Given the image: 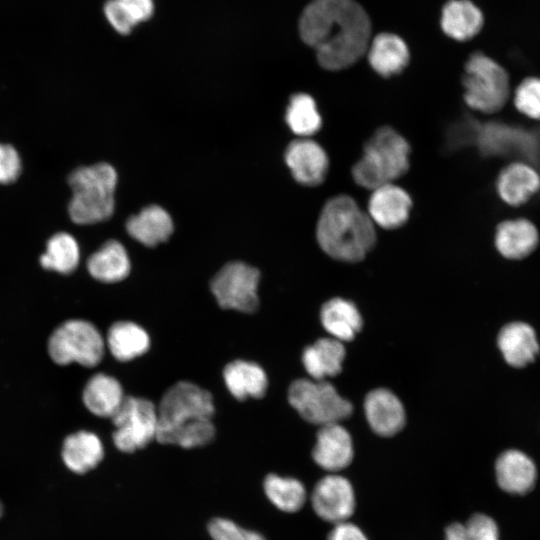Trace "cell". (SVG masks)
Returning a JSON list of instances; mask_svg holds the SVG:
<instances>
[{
	"mask_svg": "<svg viewBox=\"0 0 540 540\" xmlns=\"http://www.w3.org/2000/svg\"><path fill=\"white\" fill-rule=\"evenodd\" d=\"M412 207L410 195L393 183L375 188L369 198L368 215L382 228L401 227L409 218Z\"/></svg>",
	"mask_w": 540,
	"mask_h": 540,
	"instance_id": "obj_14",
	"label": "cell"
},
{
	"mask_svg": "<svg viewBox=\"0 0 540 540\" xmlns=\"http://www.w3.org/2000/svg\"><path fill=\"white\" fill-rule=\"evenodd\" d=\"M111 419L116 428L112 435L113 442L121 452H135L156 439L158 412L154 403L148 399L125 397Z\"/></svg>",
	"mask_w": 540,
	"mask_h": 540,
	"instance_id": "obj_9",
	"label": "cell"
},
{
	"mask_svg": "<svg viewBox=\"0 0 540 540\" xmlns=\"http://www.w3.org/2000/svg\"><path fill=\"white\" fill-rule=\"evenodd\" d=\"M87 269L94 279L104 283H115L129 275L131 264L122 243L109 240L89 257Z\"/></svg>",
	"mask_w": 540,
	"mask_h": 540,
	"instance_id": "obj_26",
	"label": "cell"
},
{
	"mask_svg": "<svg viewBox=\"0 0 540 540\" xmlns=\"http://www.w3.org/2000/svg\"><path fill=\"white\" fill-rule=\"evenodd\" d=\"M513 103L524 116L540 120V77L524 78L513 91Z\"/></svg>",
	"mask_w": 540,
	"mask_h": 540,
	"instance_id": "obj_34",
	"label": "cell"
},
{
	"mask_svg": "<svg viewBox=\"0 0 540 540\" xmlns=\"http://www.w3.org/2000/svg\"><path fill=\"white\" fill-rule=\"evenodd\" d=\"M539 243L536 226L525 218L505 220L498 224L495 246L508 259L519 260L530 255Z\"/></svg>",
	"mask_w": 540,
	"mask_h": 540,
	"instance_id": "obj_18",
	"label": "cell"
},
{
	"mask_svg": "<svg viewBox=\"0 0 540 540\" xmlns=\"http://www.w3.org/2000/svg\"><path fill=\"white\" fill-rule=\"evenodd\" d=\"M21 173V160L16 149L0 143V184L14 182Z\"/></svg>",
	"mask_w": 540,
	"mask_h": 540,
	"instance_id": "obj_38",
	"label": "cell"
},
{
	"mask_svg": "<svg viewBox=\"0 0 540 540\" xmlns=\"http://www.w3.org/2000/svg\"><path fill=\"white\" fill-rule=\"evenodd\" d=\"M299 33L323 68L338 71L367 52L371 24L354 0H313L300 17Z\"/></svg>",
	"mask_w": 540,
	"mask_h": 540,
	"instance_id": "obj_1",
	"label": "cell"
},
{
	"mask_svg": "<svg viewBox=\"0 0 540 540\" xmlns=\"http://www.w3.org/2000/svg\"><path fill=\"white\" fill-rule=\"evenodd\" d=\"M316 238L330 257L346 262L362 260L376 241L374 223L348 195H338L323 206Z\"/></svg>",
	"mask_w": 540,
	"mask_h": 540,
	"instance_id": "obj_2",
	"label": "cell"
},
{
	"mask_svg": "<svg viewBox=\"0 0 540 540\" xmlns=\"http://www.w3.org/2000/svg\"><path fill=\"white\" fill-rule=\"evenodd\" d=\"M311 503L314 512L324 521L334 524L347 521L355 509L352 485L340 475H327L314 486Z\"/></svg>",
	"mask_w": 540,
	"mask_h": 540,
	"instance_id": "obj_11",
	"label": "cell"
},
{
	"mask_svg": "<svg viewBox=\"0 0 540 540\" xmlns=\"http://www.w3.org/2000/svg\"><path fill=\"white\" fill-rule=\"evenodd\" d=\"M125 397L120 382L104 373L93 375L82 394L83 403L92 414L110 418L120 408Z\"/></svg>",
	"mask_w": 540,
	"mask_h": 540,
	"instance_id": "obj_25",
	"label": "cell"
},
{
	"mask_svg": "<svg viewBox=\"0 0 540 540\" xmlns=\"http://www.w3.org/2000/svg\"><path fill=\"white\" fill-rule=\"evenodd\" d=\"M107 346L115 359L130 361L147 352L150 347L148 333L138 324L118 321L111 325L107 333Z\"/></svg>",
	"mask_w": 540,
	"mask_h": 540,
	"instance_id": "obj_29",
	"label": "cell"
},
{
	"mask_svg": "<svg viewBox=\"0 0 540 540\" xmlns=\"http://www.w3.org/2000/svg\"><path fill=\"white\" fill-rule=\"evenodd\" d=\"M495 477L504 492L522 496L534 489L538 473L534 461L526 453L509 449L496 459Z\"/></svg>",
	"mask_w": 540,
	"mask_h": 540,
	"instance_id": "obj_13",
	"label": "cell"
},
{
	"mask_svg": "<svg viewBox=\"0 0 540 540\" xmlns=\"http://www.w3.org/2000/svg\"><path fill=\"white\" fill-rule=\"evenodd\" d=\"M364 409L370 427L380 436H393L405 424L401 401L387 389H375L367 394Z\"/></svg>",
	"mask_w": 540,
	"mask_h": 540,
	"instance_id": "obj_16",
	"label": "cell"
},
{
	"mask_svg": "<svg viewBox=\"0 0 540 540\" xmlns=\"http://www.w3.org/2000/svg\"><path fill=\"white\" fill-rule=\"evenodd\" d=\"M320 317L326 331L341 342L352 340L362 327L356 306L342 298L327 301L322 306Z\"/></svg>",
	"mask_w": 540,
	"mask_h": 540,
	"instance_id": "obj_30",
	"label": "cell"
},
{
	"mask_svg": "<svg viewBox=\"0 0 540 540\" xmlns=\"http://www.w3.org/2000/svg\"><path fill=\"white\" fill-rule=\"evenodd\" d=\"M465 103L473 110L493 114L510 98V76L502 64L482 51L468 57L462 79Z\"/></svg>",
	"mask_w": 540,
	"mask_h": 540,
	"instance_id": "obj_5",
	"label": "cell"
},
{
	"mask_svg": "<svg viewBox=\"0 0 540 540\" xmlns=\"http://www.w3.org/2000/svg\"><path fill=\"white\" fill-rule=\"evenodd\" d=\"M61 455L70 471L85 474L102 461L104 448L96 434L81 430L65 438Z\"/></svg>",
	"mask_w": 540,
	"mask_h": 540,
	"instance_id": "obj_23",
	"label": "cell"
},
{
	"mask_svg": "<svg viewBox=\"0 0 540 540\" xmlns=\"http://www.w3.org/2000/svg\"><path fill=\"white\" fill-rule=\"evenodd\" d=\"M484 24V13L472 0H449L442 9V29L457 41L476 37Z\"/></svg>",
	"mask_w": 540,
	"mask_h": 540,
	"instance_id": "obj_20",
	"label": "cell"
},
{
	"mask_svg": "<svg viewBox=\"0 0 540 540\" xmlns=\"http://www.w3.org/2000/svg\"><path fill=\"white\" fill-rule=\"evenodd\" d=\"M327 540H368L363 531L353 523L344 521L335 524Z\"/></svg>",
	"mask_w": 540,
	"mask_h": 540,
	"instance_id": "obj_40",
	"label": "cell"
},
{
	"mask_svg": "<svg viewBox=\"0 0 540 540\" xmlns=\"http://www.w3.org/2000/svg\"><path fill=\"white\" fill-rule=\"evenodd\" d=\"M496 189L503 202L521 206L540 190V174L528 162H512L498 175Z\"/></svg>",
	"mask_w": 540,
	"mask_h": 540,
	"instance_id": "obj_17",
	"label": "cell"
},
{
	"mask_svg": "<svg viewBox=\"0 0 540 540\" xmlns=\"http://www.w3.org/2000/svg\"><path fill=\"white\" fill-rule=\"evenodd\" d=\"M103 11L109 24L119 34L127 35L138 25L120 0H107Z\"/></svg>",
	"mask_w": 540,
	"mask_h": 540,
	"instance_id": "obj_36",
	"label": "cell"
},
{
	"mask_svg": "<svg viewBox=\"0 0 540 540\" xmlns=\"http://www.w3.org/2000/svg\"><path fill=\"white\" fill-rule=\"evenodd\" d=\"M497 343L505 361L515 368L533 362L540 349L534 329L524 322L505 325L498 334Z\"/></svg>",
	"mask_w": 540,
	"mask_h": 540,
	"instance_id": "obj_19",
	"label": "cell"
},
{
	"mask_svg": "<svg viewBox=\"0 0 540 540\" xmlns=\"http://www.w3.org/2000/svg\"><path fill=\"white\" fill-rule=\"evenodd\" d=\"M2 514H3V505H2V503L0 501V518H1Z\"/></svg>",
	"mask_w": 540,
	"mask_h": 540,
	"instance_id": "obj_43",
	"label": "cell"
},
{
	"mask_svg": "<svg viewBox=\"0 0 540 540\" xmlns=\"http://www.w3.org/2000/svg\"><path fill=\"white\" fill-rule=\"evenodd\" d=\"M214 403L211 393L190 382L179 381L163 394L158 412L156 440L168 444L179 430L195 422L212 419Z\"/></svg>",
	"mask_w": 540,
	"mask_h": 540,
	"instance_id": "obj_6",
	"label": "cell"
},
{
	"mask_svg": "<svg viewBox=\"0 0 540 540\" xmlns=\"http://www.w3.org/2000/svg\"><path fill=\"white\" fill-rule=\"evenodd\" d=\"M368 61L372 69L383 77L399 74L409 62V50L399 36L380 33L369 44Z\"/></svg>",
	"mask_w": 540,
	"mask_h": 540,
	"instance_id": "obj_21",
	"label": "cell"
},
{
	"mask_svg": "<svg viewBox=\"0 0 540 540\" xmlns=\"http://www.w3.org/2000/svg\"><path fill=\"white\" fill-rule=\"evenodd\" d=\"M137 24L147 21L154 12L153 0H120Z\"/></svg>",
	"mask_w": 540,
	"mask_h": 540,
	"instance_id": "obj_41",
	"label": "cell"
},
{
	"mask_svg": "<svg viewBox=\"0 0 540 540\" xmlns=\"http://www.w3.org/2000/svg\"><path fill=\"white\" fill-rule=\"evenodd\" d=\"M477 123L461 120L451 125L446 131L445 149L454 151L474 140Z\"/></svg>",
	"mask_w": 540,
	"mask_h": 540,
	"instance_id": "obj_39",
	"label": "cell"
},
{
	"mask_svg": "<svg viewBox=\"0 0 540 540\" xmlns=\"http://www.w3.org/2000/svg\"><path fill=\"white\" fill-rule=\"evenodd\" d=\"M410 145L395 129H377L363 148L361 158L352 167L355 183L363 188H375L393 183L409 169Z\"/></svg>",
	"mask_w": 540,
	"mask_h": 540,
	"instance_id": "obj_3",
	"label": "cell"
},
{
	"mask_svg": "<svg viewBox=\"0 0 540 540\" xmlns=\"http://www.w3.org/2000/svg\"><path fill=\"white\" fill-rule=\"evenodd\" d=\"M80 259L77 241L68 233H57L47 242L46 251L40 257L43 268L61 274H69L76 269Z\"/></svg>",
	"mask_w": 540,
	"mask_h": 540,
	"instance_id": "obj_32",
	"label": "cell"
},
{
	"mask_svg": "<svg viewBox=\"0 0 540 540\" xmlns=\"http://www.w3.org/2000/svg\"><path fill=\"white\" fill-rule=\"evenodd\" d=\"M68 183L72 191L68 213L74 223L95 224L112 216L117 173L110 164L79 167L71 172Z\"/></svg>",
	"mask_w": 540,
	"mask_h": 540,
	"instance_id": "obj_4",
	"label": "cell"
},
{
	"mask_svg": "<svg viewBox=\"0 0 540 540\" xmlns=\"http://www.w3.org/2000/svg\"><path fill=\"white\" fill-rule=\"evenodd\" d=\"M291 406L306 421L320 426L338 423L352 413V404L324 380H295L289 387Z\"/></svg>",
	"mask_w": 540,
	"mask_h": 540,
	"instance_id": "obj_7",
	"label": "cell"
},
{
	"mask_svg": "<svg viewBox=\"0 0 540 540\" xmlns=\"http://www.w3.org/2000/svg\"><path fill=\"white\" fill-rule=\"evenodd\" d=\"M260 272L244 262L224 265L210 282V289L223 309L252 313L258 308Z\"/></svg>",
	"mask_w": 540,
	"mask_h": 540,
	"instance_id": "obj_10",
	"label": "cell"
},
{
	"mask_svg": "<svg viewBox=\"0 0 540 540\" xmlns=\"http://www.w3.org/2000/svg\"><path fill=\"white\" fill-rule=\"evenodd\" d=\"M104 348L105 343L98 329L81 319L62 323L48 341V353L58 365L77 363L94 367L102 360Z\"/></svg>",
	"mask_w": 540,
	"mask_h": 540,
	"instance_id": "obj_8",
	"label": "cell"
},
{
	"mask_svg": "<svg viewBox=\"0 0 540 540\" xmlns=\"http://www.w3.org/2000/svg\"><path fill=\"white\" fill-rule=\"evenodd\" d=\"M471 540H500L497 523L483 513L472 515L465 524Z\"/></svg>",
	"mask_w": 540,
	"mask_h": 540,
	"instance_id": "obj_37",
	"label": "cell"
},
{
	"mask_svg": "<svg viewBox=\"0 0 540 540\" xmlns=\"http://www.w3.org/2000/svg\"><path fill=\"white\" fill-rule=\"evenodd\" d=\"M263 488L270 502L287 513L299 511L306 501V490L295 478L269 474L264 479Z\"/></svg>",
	"mask_w": 540,
	"mask_h": 540,
	"instance_id": "obj_31",
	"label": "cell"
},
{
	"mask_svg": "<svg viewBox=\"0 0 540 540\" xmlns=\"http://www.w3.org/2000/svg\"><path fill=\"white\" fill-rule=\"evenodd\" d=\"M445 540H471L465 524L452 523L445 529Z\"/></svg>",
	"mask_w": 540,
	"mask_h": 540,
	"instance_id": "obj_42",
	"label": "cell"
},
{
	"mask_svg": "<svg viewBox=\"0 0 540 540\" xmlns=\"http://www.w3.org/2000/svg\"><path fill=\"white\" fill-rule=\"evenodd\" d=\"M223 378L229 392L237 400L262 398L268 387L264 369L258 364L246 360H234L223 370Z\"/></svg>",
	"mask_w": 540,
	"mask_h": 540,
	"instance_id": "obj_22",
	"label": "cell"
},
{
	"mask_svg": "<svg viewBox=\"0 0 540 540\" xmlns=\"http://www.w3.org/2000/svg\"><path fill=\"white\" fill-rule=\"evenodd\" d=\"M173 221L169 213L158 205L143 208L126 223L128 234L141 244L154 247L165 242L173 232Z\"/></svg>",
	"mask_w": 540,
	"mask_h": 540,
	"instance_id": "obj_24",
	"label": "cell"
},
{
	"mask_svg": "<svg viewBox=\"0 0 540 540\" xmlns=\"http://www.w3.org/2000/svg\"><path fill=\"white\" fill-rule=\"evenodd\" d=\"M213 540H266L261 534L244 529L226 518H213L208 524Z\"/></svg>",
	"mask_w": 540,
	"mask_h": 540,
	"instance_id": "obj_35",
	"label": "cell"
},
{
	"mask_svg": "<svg viewBox=\"0 0 540 540\" xmlns=\"http://www.w3.org/2000/svg\"><path fill=\"white\" fill-rule=\"evenodd\" d=\"M312 451L314 461L324 470L340 471L352 462L353 444L349 432L339 423L323 425Z\"/></svg>",
	"mask_w": 540,
	"mask_h": 540,
	"instance_id": "obj_15",
	"label": "cell"
},
{
	"mask_svg": "<svg viewBox=\"0 0 540 540\" xmlns=\"http://www.w3.org/2000/svg\"><path fill=\"white\" fill-rule=\"evenodd\" d=\"M345 348L335 338H322L306 347L302 362L307 373L314 380H323L326 376H335L342 370Z\"/></svg>",
	"mask_w": 540,
	"mask_h": 540,
	"instance_id": "obj_27",
	"label": "cell"
},
{
	"mask_svg": "<svg viewBox=\"0 0 540 540\" xmlns=\"http://www.w3.org/2000/svg\"><path fill=\"white\" fill-rule=\"evenodd\" d=\"M284 157L293 178L300 184L317 186L325 180L329 159L317 142L309 138L296 139L288 145Z\"/></svg>",
	"mask_w": 540,
	"mask_h": 540,
	"instance_id": "obj_12",
	"label": "cell"
},
{
	"mask_svg": "<svg viewBox=\"0 0 540 540\" xmlns=\"http://www.w3.org/2000/svg\"><path fill=\"white\" fill-rule=\"evenodd\" d=\"M285 119L291 131L301 138L315 134L322 125L316 102L306 93H297L290 98Z\"/></svg>",
	"mask_w": 540,
	"mask_h": 540,
	"instance_id": "obj_33",
	"label": "cell"
},
{
	"mask_svg": "<svg viewBox=\"0 0 540 540\" xmlns=\"http://www.w3.org/2000/svg\"><path fill=\"white\" fill-rule=\"evenodd\" d=\"M473 141L487 156L516 152L519 147L527 151L530 146L527 134L499 123L477 124Z\"/></svg>",
	"mask_w": 540,
	"mask_h": 540,
	"instance_id": "obj_28",
	"label": "cell"
}]
</instances>
